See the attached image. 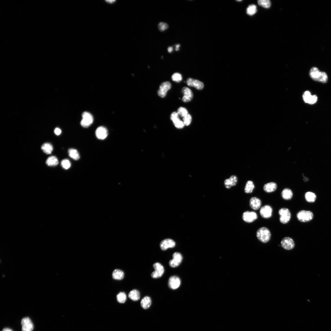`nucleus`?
Wrapping results in <instances>:
<instances>
[{
  "instance_id": "nucleus-35",
  "label": "nucleus",
  "mask_w": 331,
  "mask_h": 331,
  "mask_svg": "<svg viewBox=\"0 0 331 331\" xmlns=\"http://www.w3.org/2000/svg\"><path fill=\"white\" fill-rule=\"evenodd\" d=\"M192 120V117L189 114H188L183 118V123L185 126H189L190 125L191 123Z\"/></svg>"
},
{
  "instance_id": "nucleus-41",
  "label": "nucleus",
  "mask_w": 331,
  "mask_h": 331,
  "mask_svg": "<svg viewBox=\"0 0 331 331\" xmlns=\"http://www.w3.org/2000/svg\"><path fill=\"white\" fill-rule=\"evenodd\" d=\"M168 51L169 53H171L173 50V48L171 47H169L168 48Z\"/></svg>"
},
{
  "instance_id": "nucleus-12",
  "label": "nucleus",
  "mask_w": 331,
  "mask_h": 331,
  "mask_svg": "<svg viewBox=\"0 0 331 331\" xmlns=\"http://www.w3.org/2000/svg\"><path fill=\"white\" fill-rule=\"evenodd\" d=\"M281 244L283 248L288 250H292L295 247V243L293 240L289 237L283 238L281 241Z\"/></svg>"
},
{
  "instance_id": "nucleus-42",
  "label": "nucleus",
  "mask_w": 331,
  "mask_h": 331,
  "mask_svg": "<svg viewBox=\"0 0 331 331\" xmlns=\"http://www.w3.org/2000/svg\"><path fill=\"white\" fill-rule=\"evenodd\" d=\"M2 331H13L11 329L9 328H5L3 329Z\"/></svg>"
},
{
  "instance_id": "nucleus-4",
  "label": "nucleus",
  "mask_w": 331,
  "mask_h": 331,
  "mask_svg": "<svg viewBox=\"0 0 331 331\" xmlns=\"http://www.w3.org/2000/svg\"><path fill=\"white\" fill-rule=\"evenodd\" d=\"M82 119L81 121V125L84 128L90 126L93 122V117L89 113L87 112H83L82 115Z\"/></svg>"
},
{
  "instance_id": "nucleus-43",
  "label": "nucleus",
  "mask_w": 331,
  "mask_h": 331,
  "mask_svg": "<svg viewBox=\"0 0 331 331\" xmlns=\"http://www.w3.org/2000/svg\"><path fill=\"white\" fill-rule=\"evenodd\" d=\"M180 47V45L178 44L176 45V50L178 51L179 49V48Z\"/></svg>"
},
{
  "instance_id": "nucleus-38",
  "label": "nucleus",
  "mask_w": 331,
  "mask_h": 331,
  "mask_svg": "<svg viewBox=\"0 0 331 331\" xmlns=\"http://www.w3.org/2000/svg\"><path fill=\"white\" fill-rule=\"evenodd\" d=\"M61 165L63 168L67 170L70 167L71 163L68 160L64 159L61 162Z\"/></svg>"
},
{
  "instance_id": "nucleus-29",
  "label": "nucleus",
  "mask_w": 331,
  "mask_h": 331,
  "mask_svg": "<svg viewBox=\"0 0 331 331\" xmlns=\"http://www.w3.org/2000/svg\"><path fill=\"white\" fill-rule=\"evenodd\" d=\"M41 148L43 152L47 154H51L53 150V147L50 144L45 143L41 147Z\"/></svg>"
},
{
  "instance_id": "nucleus-2",
  "label": "nucleus",
  "mask_w": 331,
  "mask_h": 331,
  "mask_svg": "<svg viewBox=\"0 0 331 331\" xmlns=\"http://www.w3.org/2000/svg\"><path fill=\"white\" fill-rule=\"evenodd\" d=\"M256 236L261 242L266 243L270 239L271 234L269 230L266 227L260 228L257 232Z\"/></svg>"
},
{
  "instance_id": "nucleus-27",
  "label": "nucleus",
  "mask_w": 331,
  "mask_h": 331,
  "mask_svg": "<svg viewBox=\"0 0 331 331\" xmlns=\"http://www.w3.org/2000/svg\"><path fill=\"white\" fill-rule=\"evenodd\" d=\"M68 153L69 156L74 160L77 161L80 159V156L79 153L76 149H69L68 150Z\"/></svg>"
},
{
  "instance_id": "nucleus-13",
  "label": "nucleus",
  "mask_w": 331,
  "mask_h": 331,
  "mask_svg": "<svg viewBox=\"0 0 331 331\" xmlns=\"http://www.w3.org/2000/svg\"><path fill=\"white\" fill-rule=\"evenodd\" d=\"M181 284L180 278L176 276H171L169 280L168 285L169 287L172 289H178Z\"/></svg>"
},
{
  "instance_id": "nucleus-32",
  "label": "nucleus",
  "mask_w": 331,
  "mask_h": 331,
  "mask_svg": "<svg viewBox=\"0 0 331 331\" xmlns=\"http://www.w3.org/2000/svg\"><path fill=\"white\" fill-rule=\"evenodd\" d=\"M117 298L118 302L121 304L124 303L127 299L126 295L124 292H120L117 295Z\"/></svg>"
},
{
  "instance_id": "nucleus-30",
  "label": "nucleus",
  "mask_w": 331,
  "mask_h": 331,
  "mask_svg": "<svg viewBox=\"0 0 331 331\" xmlns=\"http://www.w3.org/2000/svg\"><path fill=\"white\" fill-rule=\"evenodd\" d=\"M255 188L253 182L251 181H248L245 189V192L247 194H251L253 192Z\"/></svg>"
},
{
  "instance_id": "nucleus-20",
  "label": "nucleus",
  "mask_w": 331,
  "mask_h": 331,
  "mask_svg": "<svg viewBox=\"0 0 331 331\" xmlns=\"http://www.w3.org/2000/svg\"><path fill=\"white\" fill-rule=\"evenodd\" d=\"M238 182V178L235 175L231 176L228 179H226L224 182V185L226 188L230 189L232 187L236 185Z\"/></svg>"
},
{
  "instance_id": "nucleus-17",
  "label": "nucleus",
  "mask_w": 331,
  "mask_h": 331,
  "mask_svg": "<svg viewBox=\"0 0 331 331\" xmlns=\"http://www.w3.org/2000/svg\"><path fill=\"white\" fill-rule=\"evenodd\" d=\"M186 83L189 86L195 87L196 89L199 90L202 89L204 86L203 83L198 80L192 78H188L187 80Z\"/></svg>"
},
{
  "instance_id": "nucleus-7",
  "label": "nucleus",
  "mask_w": 331,
  "mask_h": 331,
  "mask_svg": "<svg viewBox=\"0 0 331 331\" xmlns=\"http://www.w3.org/2000/svg\"><path fill=\"white\" fill-rule=\"evenodd\" d=\"M183 257L180 253L175 252L173 255V259L169 262L170 266L173 268L178 267L181 263Z\"/></svg>"
},
{
  "instance_id": "nucleus-37",
  "label": "nucleus",
  "mask_w": 331,
  "mask_h": 331,
  "mask_svg": "<svg viewBox=\"0 0 331 331\" xmlns=\"http://www.w3.org/2000/svg\"><path fill=\"white\" fill-rule=\"evenodd\" d=\"M172 79L173 81L179 83L182 80V77L180 73H176L172 75Z\"/></svg>"
},
{
  "instance_id": "nucleus-18",
  "label": "nucleus",
  "mask_w": 331,
  "mask_h": 331,
  "mask_svg": "<svg viewBox=\"0 0 331 331\" xmlns=\"http://www.w3.org/2000/svg\"><path fill=\"white\" fill-rule=\"evenodd\" d=\"M96 137L99 140H103L106 139L108 135L107 129L103 126L98 127L95 131Z\"/></svg>"
},
{
  "instance_id": "nucleus-16",
  "label": "nucleus",
  "mask_w": 331,
  "mask_h": 331,
  "mask_svg": "<svg viewBox=\"0 0 331 331\" xmlns=\"http://www.w3.org/2000/svg\"><path fill=\"white\" fill-rule=\"evenodd\" d=\"M303 98L305 103L310 104H313L316 103L318 99L316 95H311L310 92L308 91L304 92L303 95Z\"/></svg>"
},
{
  "instance_id": "nucleus-3",
  "label": "nucleus",
  "mask_w": 331,
  "mask_h": 331,
  "mask_svg": "<svg viewBox=\"0 0 331 331\" xmlns=\"http://www.w3.org/2000/svg\"><path fill=\"white\" fill-rule=\"evenodd\" d=\"M297 217L300 221L302 222H307L313 219L314 215L311 211H301L297 213Z\"/></svg>"
},
{
  "instance_id": "nucleus-22",
  "label": "nucleus",
  "mask_w": 331,
  "mask_h": 331,
  "mask_svg": "<svg viewBox=\"0 0 331 331\" xmlns=\"http://www.w3.org/2000/svg\"><path fill=\"white\" fill-rule=\"evenodd\" d=\"M277 187V186L276 183L270 182L265 185L264 187V189L266 192L270 193L275 191Z\"/></svg>"
},
{
  "instance_id": "nucleus-31",
  "label": "nucleus",
  "mask_w": 331,
  "mask_h": 331,
  "mask_svg": "<svg viewBox=\"0 0 331 331\" xmlns=\"http://www.w3.org/2000/svg\"><path fill=\"white\" fill-rule=\"evenodd\" d=\"M305 197L306 200L310 203L315 202L317 198V197L315 194L310 192L305 193Z\"/></svg>"
},
{
  "instance_id": "nucleus-5",
  "label": "nucleus",
  "mask_w": 331,
  "mask_h": 331,
  "mask_svg": "<svg viewBox=\"0 0 331 331\" xmlns=\"http://www.w3.org/2000/svg\"><path fill=\"white\" fill-rule=\"evenodd\" d=\"M279 214L280 216V221L283 224H286L289 222L291 218V214L288 209L282 208L279 211Z\"/></svg>"
},
{
  "instance_id": "nucleus-26",
  "label": "nucleus",
  "mask_w": 331,
  "mask_h": 331,
  "mask_svg": "<svg viewBox=\"0 0 331 331\" xmlns=\"http://www.w3.org/2000/svg\"><path fill=\"white\" fill-rule=\"evenodd\" d=\"M124 272L122 270L116 269L113 272L112 276L114 279L121 280L124 278Z\"/></svg>"
},
{
  "instance_id": "nucleus-11",
  "label": "nucleus",
  "mask_w": 331,
  "mask_h": 331,
  "mask_svg": "<svg viewBox=\"0 0 331 331\" xmlns=\"http://www.w3.org/2000/svg\"><path fill=\"white\" fill-rule=\"evenodd\" d=\"M257 214L254 212L247 211L244 213L242 215V219L244 221L248 223H251L258 218Z\"/></svg>"
},
{
  "instance_id": "nucleus-39",
  "label": "nucleus",
  "mask_w": 331,
  "mask_h": 331,
  "mask_svg": "<svg viewBox=\"0 0 331 331\" xmlns=\"http://www.w3.org/2000/svg\"><path fill=\"white\" fill-rule=\"evenodd\" d=\"M168 28V26L167 24L164 22L160 23L158 25V28L159 30L161 31H164L167 30Z\"/></svg>"
},
{
  "instance_id": "nucleus-40",
  "label": "nucleus",
  "mask_w": 331,
  "mask_h": 331,
  "mask_svg": "<svg viewBox=\"0 0 331 331\" xmlns=\"http://www.w3.org/2000/svg\"><path fill=\"white\" fill-rule=\"evenodd\" d=\"M55 133L57 135H59L61 133V130L59 128H56L55 130Z\"/></svg>"
},
{
  "instance_id": "nucleus-21",
  "label": "nucleus",
  "mask_w": 331,
  "mask_h": 331,
  "mask_svg": "<svg viewBox=\"0 0 331 331\" xmlns=\"http://www.w3.org/2000/svg\"><path fill=\"white\" fill-rule=\"evenodd\" d=\"M262 205V202L258 198L253 197L251 198L250 200V205L251 207L254 210H257Z\"/></svg>"
},
{
  "instance_id": "nucleus-6",
  "label": "nucleus",
  "mask_w": 331,
  "mask_h": 331,
  "mask_svg": "<svg viewBox=\"0 0 331 331\" xmlns=\"http://www.w3.org/2000/svg\"><path fill=\"white\" fill-rule=\"evenodd\" d=\"M153 267L155 270L151 273V277L155 279L161 277L164 272V267L161 264L156 263L153 264Z\"/></svg>"
},
{
  "instance_id": "nucleus-8",
  "label": "nucleus",
  "mask_w": 331,
  "mask_h": 331,
  "mask_svg": "<svg viewBox=\"0 0 331 331\" xmlns=\"http://www.w3.org/2000/svg\"><path fill=\"white\" fill-rule=\"evenodd\" d=\"M177 112H173L170 115V119L176 128L179 129L183 128L185 126L183 121L181 120Z\"/></svg>"
},
{
  "instance_id": "nucleus-34",
  "label": "nucleus",
  "mask_w": 331,
  "mask_h": 331,
  "mask_svg": "<svg viewBox=\"0 0 331 331\" xmlns=\"http://www.w3.org/2000/svg\"><path fill=\"white\" fill-rule=\"evenodd\" d=\"M258 2L260 6L266 8H270L271 5V2L269 0H259Z\"/></svg>"
},
{
  "instance_id": "nucleus-33",
  "label": "nucleus",
  "mask_w": 331,
  "mask_h": 331,
  "mask_svg": "<svg viewBox=\"0 0 331 331\" xmlns=\"http://www.w3.org/2000/svg\"><path fill=\"white\" fill-rule=\"evenodd\" d=\"M257 11V7L254 5H250L247 9V14L250 16L254 15L256 13Z\"/></svg>"
},
{
  "instance_id": "nucleus-24",
  "label": "nucleus",
  "mask_w": 331,
  "mask_h": 331,
  "mask_svg": "<svg viewBox=\"0 0 331 331\" xmlns=\"http://www.w3.org/2000/svg\"><path fill=\"white\" fill-rule=\"evenodd\" d=\"M152 301L150 297L148 296L144 297L142 300L141 302V305L142 307L144 309H147L150 308L151 304Z\"/></svg>"
},
{
  "instance_id": "nucleus-36",
  "label": "nucleus",
  "mask_w": 331,
  "mask_h": 331,
  "mask_svg": "<svg viewBox=\"0 0 331 331\" xmlns=\"http://www.w3.org/2000/svg\"><path fill=\"white\" fill-rule=\"evenodd\" d=\"M177 113L179 116L183 118L189 114L187 110L183 107L179 108L178 110Z\"/></svg>"
},
{
  "instance_id": "nucleus-19",
  "label": "nucleus",
  "mask_w": 331,
  "mask_h": 331,
  "mask_svg": "<svg viewBox=\"0 0 331 331\" xmlns=\"http://www.w3.org/2000/svg\"><path fill=\"white\" fill-rule=\"evenodd\" d=\"M182 92L184 95L182 98L183 102H189L193 98V95L192 91L187 87H184L182 89Z\"/></svg>"
},
{
  "instance_id": "nucleus-23",
  "label": "nucleus",
  "mask_w": 331,
  "mask_h": 331,
  "mask_svg": "<svg viewBox=\"0 0 331 331\" xmlns=\"http://www.w3.org/2000/svg\"><path fill=\"white\" fill-rule=\"evenodd\" d=\"M128 296L129 298L133 301H137L140 298V292L136 289L131 291L129 293Z\"/></svg>"
},
{
  "instance_id": "nucleus-10",
  "label": "nucleus",
  "mask_w": 331,
  "mask_h": 331,
  "mask_svg": "<svg viewBox=\"0 0 331 331\" xmlns=\"http://www.w3.org/2000/svg\"><path fill=\"white\" fill-rule=\"evenodd\" d=\"M273 209L272 207L268 205H265L260 208V213L263 218L268 219L272 216Z\"/></svg>"
},
{
  "instance_id": "nucleus-25",
  "label": "nucleus",
  "mask_w": 331,
  "mask_h": 331,
  "mask_svg": "<svg viewBox=\"0 0 331 331\" xmlns=\"http://www.w3.org/2000/svg\"><path fill=\"white\" fill-rule=\"evenodd\" d=\"M282 196L283 198L285 200H290L292 197L293 193L292 191L289 189H285L282 192Z\"/></svg>"
},
{
  "instance_id": "nucleus-28",
  "label": "nucleus",
  "mask_w": 331,
  "mask_h": 331,
  "mask_svg": "<svg viewBox=\"0 0 331 331\" xmlns=\"http://www.w3.org/2000/svg\"><path fill=\"white\" fill-rule=\"evenodd\" d=\"M46 164L49 166H56L59 163L58 161L55 156L49 157L47 160Z\"/></svg>"
},
{
  "instance_id": "nucleus-14",
  "label": "nucleus",
  "mask_w": 331,
  "mask_h": 331,
  "mask_svg": "<svg viewBox=\"0 0 331 331\" xmlns=\"http://www.w3.org/2000/svg\"><path fill=\"white\" fill-rule=\"evenodd\" d=\"M22 331H32L33 325L31 320L28 317L23 318L21 321Z\"/></svg>"
},
{
  "instance_id": "nucleus-15",
  "label": "nucleus",
  "mask_w": 331,
  "mask_h": 331,
  "mask_svg": "<svg viewBox=\"0 0 331 331\" xmlns=\"http://www.w3.org/2000/svg\"><path fill=\"white\" fill-rule=\"evenodd\" d=\"M176 242L173 240L170 239H166L161 241L160 243V247L163 251H165L169 248L175 247Z\"/></svg>"
},
{
  "instance_id": "nucleus-9",
  "label": "nucleus",
  "mask_w": 331,
  "mask_h": 331,
  "mask_svg": "<svg viewBox=\"0 0 331 331\" xmlns=\"http://www.w3.org/2000/svg\"><path fill=\"white\" fill-rule=\"evenodd\" d=\"M171 85L168 81L162 83L160 86L158 91V95L161 98H164L166 96L167 92L171 89Z\"/></svg>"
},
{
  "instance_id": "nucleus-1",
  "label": "nucleus",
  "mask_w": 331,
  "mask_h": 331,
  "mask_svg": "<svg viewBox=\"0 0 331 331\" xmlns=\"http://www.w3.org/2000/svg\"><path fill=\"white\" fill-rule=\"evenodd\" d=\"M309 75L314 80L323 83L327 82L328 77L326 73L320 72L316 67H312L310 70Z\"/></svg>"
}]
</instances>
